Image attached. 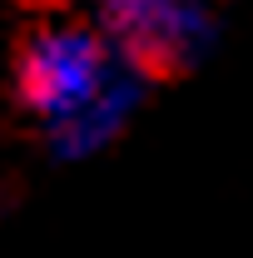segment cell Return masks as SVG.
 Returning <instances> with one entry per match:
<instances>
[{
  "instance_id": "7a4b0ae2",
  "label": "cell",
  "mask_w": 253,
  "mask_h": 258,
  "mask_svg": "<svg viewBox=\"0 0 253 258\" xmlns=\"http://www.w3.org/2000/svg\"><path fill=\"white\" fill-rule=\"evenodd\" d=\"M99 35L149 80H174L199 50V10L189 0H95Z\"/></svg>"
},
{
  "instance_id": "6da1fadb",
  "label": "cell",
  "mask_w": 253,
  "mask_h": 258,
  "mask_svg": "<svg viewBox=\"0 0 253 258\" xmlns=\"http://www.w3.org/2000/svg\"><path fill=\"white\" fill-rule=\"evenodd\" d=\"M109 75V40L85 20H45L15 50V99L35 119L85 114Z\"/></svg>"
},
{
  "instance_id": "3957f363",
  "label": "cell",
  "mask_w": 253,
  "mask_h": 258,
  "mask_svg": "<svg viewBox=\"0 0 253 258\" xmlns=\"http://www.w3.org/2000/svg\"><path fill=\"white\" fill-rule=\"evenodd\" d=\"M30 5H55V0H30Z\"/></svg>"
}]
</instances>
